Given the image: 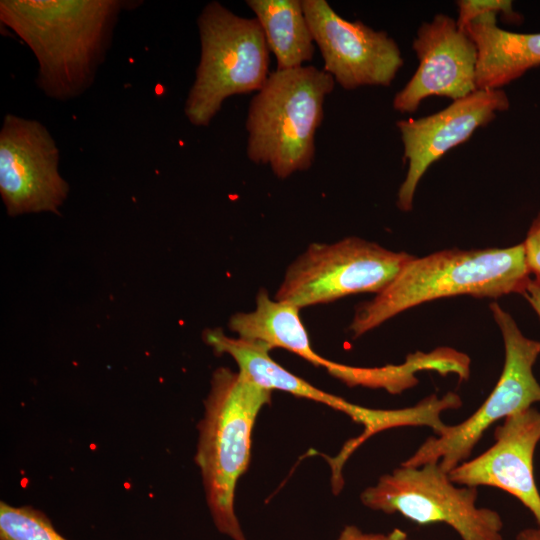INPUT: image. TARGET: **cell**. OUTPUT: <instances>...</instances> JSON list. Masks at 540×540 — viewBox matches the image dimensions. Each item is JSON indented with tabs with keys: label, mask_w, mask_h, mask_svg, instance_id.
<instances>
[{
	"label": "cell",
	"mask_w": 540,
	"mask_h": 540,
	"mask_svg": "<svg viewBox=\"0 0 540 540\" xmlns=\"http://www.w3.org/2000/svg\"><path fill=\"white\" fill-rule=\"evenodd\" d=\"M122 0H1L0 21L37 60L35 84L69 101L94 83L110 49Z\"/></svg>",
	"instance_id": "cell-1"
},
{
	"label": "cell",
	"mask_w": 540,
	"mask_h": 540,
	"mask_svg": "<svg viewBox=\"0 0 540 540\" xmlns=\"http://www.w3.org/2000/svg\"><path fill=\"white\" fill-rule=\"evenodd\" d=\"M530 279L523 243L414 256L370 301L356 308L349 330L360 337L406 310L444 297L522 294Z\"/></svg>",
	"instance_id": "cell-2"
},
{
	"label": "cell",
	"mask_w": 540,
	"mask_h": 540,
	"mask_svg": "<svg viewBox=\"0 0 540 540\" xmlns=\"http://www.w3.org/2000/svg\"><path fill=\"white\" fill-rule=\"evenodd\" d=\"M271 395L240 370L219 367L197 425L195 462L206 503L217 530L232 540H247L235 512V493L249 465L255 421Z\"/></svg>",
	"instance_id": "cell-3"
},
{
	"label": "cell",
	"mask_w": 540,
	"mask_h": 540,
	"mask_svg": "<svg viewBox=\"0 0 540 540\" xmlns=\"http://www.w3.org/2000/svg\"><path fill=\"white\" fill-rule=\"evenodd\" d=\"M334 79L312 65L274 70L254 93L245 120L246 154L285 179L308 170L315 158V136L324 118Z\"/></svg>",
	"instance_id": "cell-4"
},
{
	"label": "cell",
	"mask_w": 540,
	"mask_h": 540,
	"mask_svg": "<svg viewBox=\"0 0 540 540\" xmlns=\"http://www.w3.org/2000/svg\"><path fill=\"white\" fill-rule=\"evenodd\" d=\"M197 27L200 59L184 114L193 126L206 127L227 98L264 86L270 52L255 18L239 16L218 1L203 7Z\"/></svg>",
	"instance_id": "cell-5"
},
{
	"label": "cell",
	"mask_w": 540,
	"mask_h": 540,
	"mask_svg": "<svg viewBox=\"0 0 540 540\" xmlns=\"http://www.w3.org/2000/svg\"><path fill=\"white\" fill-rule=\"evenodd\" d=\"M503 338L505 360L500 378L484 403L466 420L447 425L429 437L403 466L420 467L439 463L449 473L465 462L484 432L496 421L540 402V384L533 374V365L540 355V341L524 336L513 317L497 302L489 305Z\"/></svg>",
	"instance_id": "cell-6"
},
{
	"label": "cell",
	"mask_w": 540,
	"mask_h": 540,
	"mask_svg": "<svg viewBox=\"0 0 540 540\" xmlns=\"http://www.w3.org/2000/svg\"><path fill=\"white\" fill-rule=\"evenodd\" d=\"M476 487L453 483L439 463L401 465L382 475L360 494L362 504L386 514L399 513L425 525L445 523L462 540H503V521L489 508L476 506Z\"/></svg>",
	"instance_id": "cell-7"
},
{
	"label": "cell",
	"mask_w": 540,
	"mask_h": 540,
	"mask_svg": "<svg viewBox=\"0 0 540 540\" xmlns=\"http://www.w3.org/2000/svg\"><path fill=\"white\" fill-rule=\"evenodd\" d=\"M414 256L359 237L313 243L287 268L275 299L298 308L380 292Z\"/></svg>",
	"instance_id": "cell-8"
},
{
	"label": "cell",
	"mask_w": 540,
	"mask_h": 540,
	"mask_svg": "<svg viewBox=\"0 0 540 540\" xmlns=\"http://www.w3.org/2000/svg\"><path fill=\"white\" fill-rule=\"evenodd\" d=\"M59 159V148L44 124L11 113L4 116L0 194L8 215L59 213L69 193Z\"/></svg>",
	"instance_id": "cell-9"
},
{
	"label": "cell",
	"mask_w": 540,
	"mask_h": 540,
	"mask_svg": "<svg viewBox=\"0 0 540 540\" xmlns=\"http://www.w3.org/2000/svg\"><path fill=\"white\" fill-rule=\"evenodd\" d=\"M323 70L345 90L390 86L404 60L396 41L360 20L344 19L326 0H302Z\"/></svg>",
	"instance_id": "cell-10"
},
{
	"label": "cell",
	"mask_w": 540,
	"mask_h": 540,
	"mask_svg": "<svg viewBox=\"0 0 540 540\" xmlns=\"http://www.w3.org/2000/svg\"><path fill=\"white\" fill-rule=\"evenodd\" d=\"M509 106L502 89L476 90L437 113L397 121L407 162L406 176L397 193L398 208L411 211L417 186L427 169Z\"/></svg>",
	"instance_id": "cell-11"
},
{
	"label": "cell",
	"mask_w": 540,
	"mask_h": 540,
	"mask_svg": "<svg viewBox=\"0 0 540 540\" xmlns=\"http://www.w3.org/2000/svg\"><path fill=\"white\" fill-rule=\"evenodd\" d=\"M418 68L393 98V109L414 113L430 96L452 101L477 90V48L468 34L449 15L436 14L423 22L412 43Z\"/></svg>",
	"instance_id": "cell-12"
},
{
	"label": "cell",
	"mask_w": 540,
	"mask_h": 540,
	"mask_svg": "<svg viewBox=\"0 0 540 540\" xmlns=\"http://www.w3.org/2000/svg\"><path fill=\"white\" fill-rule=\"evenodd\" d=\"M211 348L216 354H228L241 372L253 382L270 391L279 390L297 397L313 400L345 413L353 421L364 426L358 437L346 442L341 455L345 458L372 435L398 426L419 425L421 413L418 407L399 410L370 409L352 404L341 397L323 391L291 373L270 356V349L257 342L234 338L218 331L211 338Z\"/></svg>",
	"instance_id": "cell-13"
},
{
	"label": "cell",
	"mask_w": 540,
	"mask_h": 540,
	"mask_svg": "<svg viewBox=\"0 0 540 540\" xmlns=\"http://www.w3.org/2000/svg\"><path fill=\"white\" fill-rule=\"evenodd\" d=\"M495 443L472 460L462 462L448 475L457 485L489 486L517 498L540 525V493L533 458L540 442V411L529 407L506 417L494 432Z\"/></svg>",
	"instance_id": "cell-14"
},
{
	"label": "cell",
	"mask_w": 540,
	"mask_h": 540,
	"mask_svg": "<svg viewBox=\"0 0 540 540\" xmlns=\"http://www.w3.org/2000/svg\"><path fill=\"white\" fill-rule=\"evenodd\" d=\"M496 16L478 17L463 29L477 48V90L502 89L540 66V32L504 30L497 25Z\"/></svg>",
	"instance_id": "cell-15"
},
{
	"label": "cell",
	"mask_w": 540,
	"mask_h": 540,
	"mask_svg": "<svg viewBox=\"0 0 540 540\" xmlns=\"http://www.w3.org/2000/svg\"><path fill=\"white\" fill-rule=\"evenodd\" d=\"M299 311L300 308L289 302L271 299L267 291L261 289L256 297L255 310L234 314L229 320V327L238 338L261 343L270 350L285 349L337 378L343 364L314 351Z\"/></svg>",
	"instance_id": "cell-16"
},
{
	"label": "cell",
	"mask_w": 540,
	"mask_h": 540,
	"mask_svg": "<svg viewBox=\"0 0 540 540\" xmlns=\"http://www.w3.org/2000/svg\"><path fill=\"white\" fill-rule=\"evenodd\" d=\"M255 14L276 70L294 69L312 60L315 42L302 0H247Z\"/></svg>",
	"instance_id": "cell-17"
},
{
	"label": "cell",
	"mask_w": 540,
	"mask_h": 540,
	"mask_svg": "<svg viewBox=\"0 0 540 540\" xmlns=\"http://www.w3.org/2000/svg\"><path fill=\"white\" fill-rule=\"evenodd\" d=\"M0 540H68L49 517L29 505L0 502Z\"/></svg>",
	"instance_id": "cell-18"
},
{
	"label": "cell",
	"mask_w": 540,
	"mask_h": 540,
	"mask_svg": "<svg viewBox=\"0 0 540 540\" xmlns=\"http://www.w3.org/2000/svg\"><path fill=\"white\" fill-rule=\"evenodd\" d=\"M456 5L458 7L456 22L461 30L478 17L488 14L504 15L511 21L519 19L513 10V2L509 0H459L456 1Z\"/></svg>",
	"instance_id": "cell-19"
},
{
	"label": "cell",
	"mask_w": 540,
	"mask_h": 540,
	"mask_svg": "<svg viewBox=\"0 0 540 540\" xmlns=\"http://www.w3.org/2000/svg\"><path fill=\"white\" fill-rule=\"evenodd\" d=\"M522 243L530 275L534 276V280L540 282V212L530 225Z\"/></svg>",
	"instance_id": "cell-20"
},
{
	"label": "cell",
	"mask_w": 540,
	"mask_h": 540,
	"mask_svg": "<svg viewBox=\"0 0 540 540\" xmlns=\"http://www.w3.org/2000/svg\"><path fill=\"white\" fill-rule=\"evenodd\" d=\"M337 540H408V536L398 528L387 534L365 533L354 525H347L343 528Z\"/></svg>",
	"instance_id": "cell-21"
},
{
	"label": "cell",
	"mask_w": 540,
	"mask_h": 540,
	"mask_svg": "<svg viewBox=\"0 0 540 540\" xmlns=\"http://www.w3.org/2000/svg\"><path fill=\"white\" fill-rule=\"evenodd\" d=\"M521 295L531 305L540 320V282L531 278Z\"/></svg>",
	"instance_id": "cell-22"
},
{
	"label": "cell",
	"mask_w": 540,
	"mask_h": 540,
	"mask_svg": "<svg viewBox=\"0 0 540 540\" xmlns=\"http://www.w3.org/2000/svg\"><path fill=\"white\" fill-rule=\"evenodd\" d=\"M516 540H540V527L539 528H525L521 530Z\"/></svg>",
	"instance_id": "cell-23"
}]
</instances>
